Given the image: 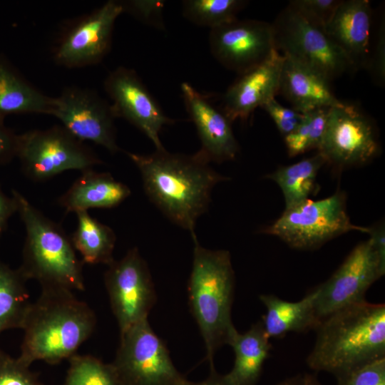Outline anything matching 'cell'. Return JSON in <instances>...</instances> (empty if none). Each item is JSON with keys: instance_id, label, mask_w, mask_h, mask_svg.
<instances>
[{"instance_id": "7a4b0ae2", "label": "cell", "mask_w": 385, "mask_h": 385, "mask_svg": "<svg viewBox=\"0 0 385 385\" xmlns=\"http://www.w3.org/2000/svg\"><path fill=\"white\" fill-rule=\"evenodd\" d=\"M307 359L317 371L342 379L357 368L385 358V305L366 300L334 312L316 328Z\"/></svg>"}, {"instance_id": "44dd1931", "label": "cell", "mask_w": 385, "mask_h": 385, "mask_svg": "<svg viewBox=\"0 0 385 385\" xmlns=\"http://www.w3.org/2000/svg\"><path fill=\"white\" fill-rule=\"evenodd\" d=\"M130 193L128 185L116 180L110 173L88 169L81 172L58 197V203L67 212H88L94 208L115 207Z\"/></svg>"}, {"instance_id": "cb8c5ba5", "label": "cell", "mask_w": 385, "mask_h": 385, "mask_svg": "<svg viewBox=\"0 0 385 385\" xmlns=\"http://www.w3.org/2000/svg\"><path fill=\"white\" fill-rule=\"evenodd\" d=\"M53 98L38 91L0 58V119L11 114L50 115Z\"/></svg>"}, {"instance_id": "603a6c76", "label": "cell", "mask_w": 385, "mask_h": 385, "mask_svg": "<svg viewBox=\"0 0 385 385\" xmlns=\"http://www.w3.org/2000/svg\"><path fill=\"white\" fill-rule=\"evenodd\" d=\"M270 339L261 322L243 334L236 329L230 334L227 344L235 358L232 370L225 375L234 385L256 384L271 349Z\"/></svg>"}, {"instance_id": "3957f363", "label": "cell", "mask_w": 385, "mask_h": 385, "mask_svg": "<svg viewBox=\"0 0 385 385\" xmlns=\"http://www.w3.org/2000/svg\"><path fill=\"white\" fill-rule=\"evenodd\" d=\"M96 325L93 309L72 291L41 289L39 297L31 303L24 319L18 358L29 366L38 360L58 364L76 354Z\"/></svg>"}, {"instance_id": "d6a6232c", "label": "cell", "mask_w": 385, "mask_h": 385, "mask_svg": "<svg viewBox=\"0 0 385 385\" xmlns=\"http://www.w3.org/2000/svg\"><path fill=\"white\" fill-rule=\"evenodd\" d=\"M121 2L124 12L130 14L146 25L160 30L164 29V1L130 0Z\"/></svg>"}, {"instance_id": "7402d4cb", "label": "cell", "mask_w": 385, "mask_h": 385, "mask_svg": "<svg viewBox=\"0 0 385 385\" xmlns=\"http://www.w3.org/2000/svg\"><path fill=\"white\" fill-rule=\"evenodd\" d=\"M317 287L298 302L283 300L275 295L261 294L260 299L266 308L261 322L270 338H279L288 332L316 329L319 321L315 314Z\"/></svg>"}, {"instance_id": "484cf974", "label": "cell", "mask_w": 385, "mask_h": 385, "mask_svg": "<svg viewBox=\"0 0 385 385\" xmlns=\"http://www.w3.org/2000/svg\"><path fill=\"white\" fill-rule=\"evenodd\" d=\"M26 281L19 269L14 270L0 260V334L22 329L31 303Z\"/></svg>"}, {"instance_id": "4fadbf2b", "label": "cell", "mask_w": 385, "mask_h": 385, "mask_svg": "<svg viewBox=\"0 0 385 385\" xmlns=\"http://www.w3.org/2000/svg\"><path fill=\"white\" fill-rule=\"evenodd\" d=\"M384 273L371 239L359 244L336 272L317 287L315 314L319 323L337 311L366 300L368 289Z\"/></svg>"}, {"instance_id": "7c38bea8", "label": "cell", "mask_w": 385, "mask_h": 385, "mask_svg": "<svg viewBox=\"0 0 385 385\" xmlns=\"http://www.w3.org/2000/svg\"><path fill=\"white\" fill-rule=\"evenodd\" d=\"M50 115L78 140L91 141L111 153L120 150L111 104L95 91L76 86L66 87L59 96L53 98Z\"/></svg>"}, {"instance_id": "83f0119b", "label": "cell", "mask_w": 385, "mask_h": 385, "mask_svg": "<svg viewBox=\"0 0 385 385\" xmlns=\"http://www.w3.org/2000/svg\"><path fill=\"white\" fill-rule=\"evenodd\" d=\"M247 4L243 0H184L183 15L197 26L212 29L237 19Z\"/></svg>"}, {"instance_id": "8fae6325", "label": "cell", "mask_w": 385, "mask_h": 385, "mask_svg": "<svg viewBox=\"0 0 385 385\" xmlns=\"http://www.w3.org/2000/svg\"><path fill=\"white\" fill-rule=\"evenodd\" d=\"M104 283L120 334L148 319L156 294L147 262L138 248L108 265Z\"/></svg>"}, {"instance_id": "8d00e7d4", "label": "cell", "mask_w": 385, "mask_h": 385, "mask_svg": "<svg viewBox=\"0 0 385 385\" xmlns=\"http://www.w3.org/2000/svg\"><path fill=\"white\" fill-rule=\"evenodd\" d=\"M18 135L9 129L0 119V166L10 163L16 156Z\"/></svg>"}, {"instance_id": "9a60e30c", "label": "cell", "mask_w": 385, "mask_h": 385, "mask_svg": "<svg viewBox=\"0 0 385 385\" xmlns=\"http://www.w3.org/2000/svg\"><path fill=\"white\" fill-rule=\"evenodd\" d=\"M213 57L226 68L242 75L262 63L275 48L272 24L238 19L210 29Z\"/></svg>"}, {"instance_id": "f546056e", "label": "cell", "mask_w": 385, "mask_h": 385, "mask_svg": "<svg viewBox=\"0 0 385 385\" xmlns=\"http://www.w3.org/2000/svg\"><path fill=\"white\" fill-rule=\"evenodd\" d=\"M332 108V107H331ZM330 108H320L303 113L300 123L284 142L289 156H295L319 148L325 130Z\"/></svg>"}, {"instance_id": "f35d334b", "label": "cell", "mask_w": 385, "mask_h": 385, "mask_svg": "<svg viewBox=\"0 0 385 385\" xmlns=\"http://www.w3.org/2000/svg\"><path fill=\"white\" fill-rule=\"evenodd\" d=\"M367 233L380 262L385 266V232L384 225L368 227Z\"/></svg>"}, {"instance_id": "ba28073f", "label": "cell", "mask_w": 385, "mask_h": 385, "mask_svg": "<svg viewBox=\"0 0 385 385\" xmlns=\"http://www.w3.org/2000/svg\"><path fill=\"white\" fill-rule=\"evenodd\" d=\"M111 363L120 385H185L188 380L175 366L163 341L148 320L120 334Z\"/></svg>"}, {"instance_id": "f1b7e54d", "label": "cell", "mask_w": 385, "mask_h": 385, "mask_svg": "<svg viewBox=\"0 0 385 385\" xmlns=\"http://www.w3.org/2000/svg\"><path fill=\"white\" fill-rule=\"evenodd\" d=\"M62 385H120L111 364L91 355L74 354Z\"/></svg>"}, {"instance_id": "ffe728a7", "label": "cell", "mask_w": 385, "mask_h": 385, "mask_svg": "<svg viewBox=\"0 0 385 385\" xmlns=\"http://www.w3.org/2000/svg\"><path fill=\"white\" fill-rule=\"evenodd\" d=\"M279 93L292 108L306 113L320 108L343 104L323 76L293 58L284 56Z\"/></svg>"}, {"instance_id": "8992f818", "label": "cell", "mask_w": 385, "mask_h": 385, "mask_svg": "<svg viewBox=\"0 0 385 385\" xmlns=\"http://www.w3.org/2000/svg\"><path fill=\"white\" fill-rule=\"evenodd\" d=\"M16 158L24 175L35 182L67 170L93 169L103 163L91 148L62 125L18 135Z\"/></svg>"}, {"instance_id": "ac0fdd59", "label": "cell", "mask_w": 385, "mask_h": 385, "mask_svg": "<svg viewBox=\"0 0 385 385\" xmlns=\"http://www.w3.org/2000/svg\"><path fill=\"white\" fill-rule=\"evenodd\" d=\"M284 56L276 48L255 68L240 75L222 97V111L231 121L245 120L279 93Z\"/></svg>"}, {"instance_id": "6da1fadb", "label": "cell", "mask_w": 385, "mask_h": 385, "mask_svg": "<svg viewBox=\"0 0 385 385\" xmlns=\"http://www.w3.org/2000/svg\"><path fill=\"white\" fill-rule=\"evenodd\" d=\"M127 154L140 171L149 200L191 235L197 220L209 207L212 188L228 179L197 153L189 155L164 149L150 155Z\"/></svg>"}, {"instance_id": "74e56055", "label": "cell", "mask_w": 385, "mask_h": 385, "mask_svg": "<svg viewBox=\"0 0 385 385\" xmlns=\"http://www.w3.org/2000/svg\"><path fill=\"white\" fill-rule=\"evenodd\" d=\"M17 203L15 198L7 196L0 185V236L6 230L11 217L17 212Z\"/></svg>"}, {"instance_id": "2e32d148", "label": "cell", "mask_w": 385, "mask_h": 385, "mask_svg": "<svg viewBox=\"0 0 385 385\" xmlns=\"http://www.w3.org/2000/svg\"><path fill=\"white\" fill-rule=\"evenodd\" d=\"M378 147L371 122L354 106L344 102L329 108L318 148L326 162L341 166L365 163Z\"/></svg>"}, {"instance_id": "e0dca14e", "label": "cell", "mask_w": 385, "mask_h": 385, "mask_svg": "<svg viewBox=\"0 0 385 385\" xmlns=\"http://www.w3.org/2000/svg\"><path fill=\"white\" fill-rule=\"evenodd\" d=\"M181 91L186 111L201 142V148L197 153L209 163L233 160L239 145L232 122L190 83H183Z\"/></svg>"}, {"instance_id": "836d02e7", "label": "cell", "mask_w": 385, "mask_h": 385, "mask_svg": "<svg viewBox=\"0 0 385 385\" xmlns=\"http://www.w3.org/2000/svg\"><path fill=\"white\" fill-rule=\"evenodd\" d=\"M338 385H385V358L357 368L338 379Z\"/></svg>"}, {"instance_id": "30bf717a", "label": "cell", "mask_w": 385, "mask_h": 385, "mask_svg": "<svg viewBox=\"0 0 385 385\" xmlns=\"http://www.w3.org/2000/svg\"><path fill=\"white\" fill-rule=\"evenodd\" d=\"M124 12L121 1L109 0L69 22L53 48L54 61L65 68L96 65L108 53L114 25Z\"/></svg>"}, {"instance_id": "b9f144b4", "label": "cell", "mask_w": 385, "mask_h": 385, "mask_svg": "<svg viewBox=\"0 0 385 385\" xmlns=\"http://www.w3.org/2000/svg\"><path fill=\"white\" fill-rule=\"evenodd\" d=\"M302 385H321L319 382L312 375H304L302 377Z\"/></svg>"}, {"instance_id": "d590c367", "label": "cell", "mask_w": 385, "mask_h": 385, "mask_svg": "<svg viewBox=\"0 0 385 385\" xmlns=\"http://www.w3.org/2000/svg\"><path fill=\"white\" fill-rule=\"evenodd\" d=\"M385 31L384 24L380 25L378 39L372 56L369 58L366 67L376 83L382 85L385 78Z\"/></svg>"}, {"instance_id": "52a82bcc", "label": "cell", "mask_w": 385, "mask_h": 385, "mask_svg": "<svg viewBox=\"0 0 385 385\" xmlns=\"http://www.w3.org/2000/svg\"><path fill=\"white\" fill-rule=\"evenodd\" d=\"M272 25L275 48L328 81L356 71L346 54L324 31L310 24L289 5L279 14Z\"/></svg>"}, {"instance_id": "4316f807", "label": "cell", "mask_w": 385, "mask_h": 385, "mask_svg": "<svg viewBox=\"0 0 385 385\" xmlns=\"http://www.w3.org/2000/svg\"><path fill=\"white\" fill-rule=\"evenodd\" d=\"M325 163L324 157L318 153L292 165L281 167L267 176L281 188L285 209L308 199L314 190L317 173Z\"/></svg>"}, {"instance_id": "5b68a950", "label": "cell", "mask_w": 385, "mask_h": 385, "mask_svg": "<svg viewBox=\"0 0 385 385\" xmlns=\"http://www.w3.org/2000/svg\"><path fill=\"white\" fill-rule=\"evenodd\" d=\"M26 237L18 268L26 280L35 279L41 289H85L83 263L63 228L12 190Z\"/></svg>"}, {"instance_id": "d4e9b609", "label": "cell", "mask_w": 385, "mask_h": 385, "mask_svg": "<svg viewBox=\"0 0 385 385\" xmlns=\"http://www.w3.org/2000/svg\"><path fill=\"white\" fill-rule=\"evenodd\" d=\"M76 214L77 227L71 240L83 264L108 265L113 260L116 236L111 227L91 217L88 212Z\"/></svg>"}, {"instance_id": "277c9868", "label": "cell", "mask_w": 385, "mask_h": 385, "mask_svg": "<svg viewBox=\"0 0 385 385\" xmlns=\"http://www.w3.org/2000/svg\"><path fill=\"white\" fill-rule=\"evenodd\" d=\"M191 237L194 247L188 286L189 305L204 341L207 359L214 368L216 351L227 344L235 329L231 318L235 274L228 251L207 249L195 233Z\"/></svg>"}, {"instance_id": "1f68e13d", "label": "cell", "mask_w": 385, "mask_h": 385, "mask_svg": "<svg viewBox=\"0 0 385 385\" xmlns=\"http://www.w3.org/2000/svg\"><path fill=\"white\" fill-rule=\"evenodd\" d=\"M29 367L0 349V385H44Z\"/></svg>"}, {"instance_id": "9c48e42d", "label": "cell", "mask_w": 385, "mask_h": 385, "mask_svg": "<svg viewBox=\"0 0 385 385\" xmlns=\"http://www.w3.org/2000/svg\"><path fill=\"white\" fill-rule=\"evenodd\" d=\"M351 230L368 232V227L353 225L341 192L320 200L304 202L285 209L265 232L277 236L290 247L308 249Z\"/></svg>"}, {"instance_id": "d6986e66", "label": "cell", "mask_w": 385, "mask_h": 385, "mask_svg": "<svg viewBox=\"0 0 385 385\" xmlns=\"http://www.w3.org/2000/svg\"><path fill=\"white\" fill-rule=\"evenodd\" d=\"M371 8L368 0L341 1L325 32L346 54L356 71L369 58Z\"/></svg>"}, {"instance_id": "e575fe53", "label": "cell", "mask_w": 385, "mask_h": 385, "mask_svg": "<svg viewBox=\"0 0 385 385\" xmlns=\"http://www.w3.org/2000/svg\"><path fill=\"white\" fill-rule=\"evenodd\" d=\"M261 108L270 116L284 137L294 131L303 118L302 113L282 106L275 98L270 100Z\"/></svg>"}, {"instance_id": "5bb4252c", "label": "cell", "mask_w": 385, "mask_h": 385, "mask_svg": "<svg viewBox=\"0 0 385 385\" xmlns=\"http://www.w3.org/2000/svg\"><path fill=\"white\" fill-rule=\"evenodd\" d=\"M103 86L113 101L115 118H123L143 132L156 150L165 149L160 133L165 125L174 120L165 115L137 73L119 66L108 73Z\"/></svg>"}, {"instance_id": "60d3db41", "label": "cell", "mask_w": 385, "mask_h": 385, "mask_svg": "<svg viewBox=\"0 0 385 385\" xmlns=\"http://www.w3.org/2000/svg\"><path fill=\"white\" fill-rule=\"evenodd\" d=\"M303 376H297L287 379L276 385H302Z\"/></svg>"}, {"instance_id": "4dcf8cb0", "label": "cell", "mask_w": 385, "mask_h": 385, "mask_svg": "<svg viewBox=\"0 0 385 385\" xmlns=\"http://www.w3.org/2000/svg\"><path fill=\"white\" fill-rule=\"evenodd\" d=\"M342 0H292L288 5L307 22L325 31Z\"/></svg>"}, {"instance_id": "ab89813d", "label": "cell", "mask_w": 385, "mask_h": 385, "mask_svg": "<svg viewBox=\"0 0 385 385\" xmlns=\"http://www.w3.org/2000/svg\"><path fill=\"white\" fill-rule=\"evenodd\" d=\"M185 385H234L226 376L218 374L215 367L210 368L209 376L204 381L192 382L188 381Z\"/></svg>"}]
</instances>
